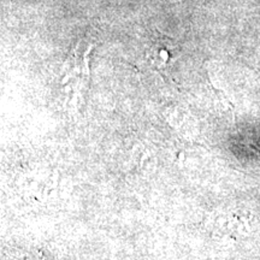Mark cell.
Listing matches in <instances>:
<instances>
[{
    "label": "cell",
    "mask_w": 260,
    "mask_h": 260,
    "mask_svg": "<svg viewBox=\"0 0 260 260\" xmlns=\"http://www.w3.org/2000/svg\"><path fill=\"white\" fill-rule=\"evenodd\" d=\"M175 50L176 48L168 40V38H161L158 39L152 46L148 57L151 58V63L155 68H158L159 70H164L168 69L174 60Z\"/></svg>",
    "instance_id": "6da1fadb"
}]
</instances>
